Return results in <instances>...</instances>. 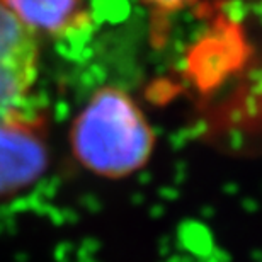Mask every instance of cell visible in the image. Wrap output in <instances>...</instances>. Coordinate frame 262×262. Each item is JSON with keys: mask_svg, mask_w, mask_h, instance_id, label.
<instances>
[{"mask_svg": "<svg viewBox=\"0 0 262 262\" xmlns=\"http://www.w3.org/2000/svg\"><path fill=\"white\" fill-rule=\"evenodd\" d=\"M78 164L106 179H123L150 160L155 133L133 99L121 89L104 87L89 99L70 131Z\"/></svg>", "mask_w": 262, "mask_h": 262, "instance_id": "cell-1", "label": "cell"}, {"mask_svg": "<svg viewBox=\"0 0 262 262\" xmlns=\"http://www.w3.org/2000/svg\"><path fill=\"white\" fill-rule=\"evenodd\" d=\"M48 165L43 124L23 106L0 118V198L24 191Z\"/></svg>", "mask_w": 262, "mask_h": 262, "instance_id": "cell-2", "label": "cell"}, {"mask_svg": "<svg viewBox=\"0 0 262 262\" xmlns=\"http://www.w3.org/2000/svg\"><path fill=\"white\" fill-rule=\"evenodd\" d=\"M38 36L0 2V118L29 99L38 77Z\"/></svg>", "mask_w": 262, "mask_h": 262, "instance_id": "cell-3", "label": "cell"}, {"mask_svg": "<svg viewBox=\"0 0 262 262\" xmlns=\"http://www.w3.org/2000/svg\"><path fill=\"white\" fill-rule=\"evenodd\" d=\"M38 34H61L82 19V0H0Z\"/></svg>", "mask_w": 262, "mask_h": 262, "instance_id": "cell-4", "label": "cell"}, {"mask_svg": "<svg viewBox=\"0 0 262 262\" xmlns=\"http://www.w3.org/2000/svg\"><path fill=\"white\" fill-rule=\"evenodd\" d=\"M148 4H154L157 7H162V9H181L184 5L194 2V0H145Z\"/></svg>", "mask_w": 262, "mask_h": 262, "instance_id": "cell-5", "label": "cell"}]
</instances>
